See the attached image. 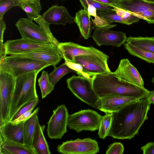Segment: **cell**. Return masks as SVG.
<instances>
[{
    "instance_id": "f35d334b",
    "label": "cell",
    "mask_w": 154,
    "mask_h": 154,
    "mask_svg": "<svg viewBox=\"0 0 154 154\" xmlns=\"http://www.w3.org/2000/svg\"><path fill=\"white\" fill-rule=\"evenodd\" d=\"M64 63L69 67L76 72L79 75L89 79L92 78V77L83 71L82 66L80 64L70 62L66 60H65Z\"/></svg>"
},
{
    "instance_id": "60d3db41",
    "label": "cell",
    "mask_w": 154,
    "mask_h": 154,
    "mask_svg": "<svg viewBox=\"0 0 154 154\" xmlns=\"http://www.w3.org/2000/svg\"><path fill=\"white\" fill-rule=\"evenodd\" d=\"M124 148L123 144L120 142H114L109 146L106 154H122L124 152Z\"/></svg>"
},
{
    "instance_id": "3957f363",
    "label": "cell",
    "mask_w": 154,
    "mask_h": 154,
    "mask_svg": "<svg viewBox=\"0 0 154 154\" xmlns=\"http://www.w3.org/2000/svg\"><path fill=\"white\" fill-rule=\"evenodd\" d=\"M39 72L33 71L15 79V88L10 109L9 121L23 106L38 98L36 83L37 75Z\"/></svg>"
},
{
    "instance_id": "ab89813d",
    "label": "cell",
    "mask_w": 154,
    "mask_h": 154,
    "mask_svg": "<svg viewBox=\"0 0 154 154\" xmlns=\"http://www.w3.org/2000/svg\"><path fill=\"white\" fill-rule=\"evenodd\" d=\"M6 29V25L3 19L0 20V59L7 56L6 55L3 43V36Z\"/></svg>"
},
{
    "instance_id": "30bf717a",
    "label": "cell",
    "mask_w": 154,
    "mask_h": 154,
    "mask_svg": "<svg viewBox=\"0 0 154 154\" xmlns=\"http://www.w3.org/2000/svg\"><path fill=\"white\" fill-rule=\"evenodd\" d=\"M58 152L64 154H95L99 151L97 141L90 138H78L64 142L57 147Z\"/></svg>"
},
{
    "instance_id": "ffe728a7",
    "label": "cell",
    "mask_w": 154,
    "mask_h": 154,
    "mask_svg": "<svg viewBox=\"0 0 154 154\" xmlns=\"http://www.w3.org/2000/svg\"><path fill=\"white\" fill-rule=\"evenodd\" d=\"M44 125L41 126L39 122L37 124L33 137L32 147L35 154L51 153L48 145L44 136Z\"/></svg>"
},
{
    "instance_id": "9a60e30c",
    "label": "cell",
    "mask_w": 154,
    "mask_h": 154,
    "mask_svg": "<svg viewBox=\"0 0 154 154\" xmlns=\"http://www.w3.org/2000/svg\"><path fill=\"white\" fill-rule=\"evenodd\" d=\"M92 37L99 46L106 45L118 47L126 42L127 38L123 32L109 29H95Z\"/></svg>"
},
{
    "instance_id": "8fae6325",
    "label": "cell",
    "mask_w": 154,
    "mask_h": 154,
    "mask_svg": "<svg viewBox=\"0 0 154 154\" xmlns=\"http://www.w3.org/2000/svg\"><path fill=\"white\" fill-rule=\"evenodd\" d=\"M32 20L28 17L21 18L16 23L15 26L22 38L37 43H51L45 32Z\"/></svg>"
},
{
    "instance_id": "277c9868",
    "label": "cell",
    "mask_w": 154,
    "mask_h": 154,
    "mask_svg": "<svg viewBox=\"0 0 154 154\" xmlns=\"http://www.w3.org/2000/svg\"><path fill=\"white\" fill-rule=\"evenodd\" d=\"M51 66L45 62L12 55L6 56L0 59V72L8 73L15 79L33 71L40 72Z\"/></svg>"
},
{
    "instance_id": "7dc6e473",
    "label": "cell",
    "mask_w": 154,
    "mask_h": 154,
    "mask_svg": "<svg viewBox=\"0 0 154 154\" xmlns=\"http://www.w3.org/2000/svg\"><path fill=\"white\" fill-rule=\"evenodd\" d=\"M146 1H147L148 2H154V0H144Z\"/></svg>"
},
{
    "instance_id": "f1b7e54d",
    "label": "cell",
    "mask_w": 154,
    "mask_h": 154,
    "mask_svg": "<svg viewBox=\"0 0 154 154\" xmlns=\"http://www.w3.org/2000/svg\"><path fill=\"white\" fill-rule=\"evenodd\" d=\"M71 72L75 71L69 67L65 63L58 67H54V70L48 74L49 80L54 86L56 83L66 74Z\"/></svg>"
},
{
    "instance_id": "8992f818",
    "label": "cell",
    "mask_w": 154,
    "mask_h": 154,
    "mask_svg": "<svg viewBox=\"0 0 154 154\" xmlns=\"http://www.w3.org/2000/svg\"><path fill=\"white\" fill-rule=\"evenodd\" d=\"M102 116L92 109L82 110L69 115L67 126L77 133L95 131L99 129Z\"/></svg>"
},
{
    "instance_id": "5b68a950",
    "label": "cell",
    "mask_w": 154,
    "mask_h": 154,
    "mask_svg": "<svg viewBox=\"0 0 154 154\" xmlns=\"http://www.w3.org/2000/svg\"><path fill=\"white\" fill-rule=\"evenodd\" d=\"M68 88L77 98L96 109L98 108L100 97L93 86L92 78L73 75L66 79Z\"/></svg>"
},
{
    "instance_id": "7bdbcfd3",
    "label": "cell",
    "mask_w": 154,
    "mask_h": 154,
    "mask_svg": "<svg viewBox=\"0 0 154 154\" xmlns=\"http://www.w3.org/2000/svg\"><path fill=\"white\" fill-rule=\"evenodd\" d=\"M143 154H154V142H149L141 147Z\"/></svg>"
},
{
    "instance_id": "ee69618b",
    "label": "cell",
    "mask_w": 154,
    "mask_h": 154,
    "mask_svg": "<svg viewBox=\"0 0 154 154\" xmlns=\"http://www.w3.org/2000/svg\"><path fill=\"white\" fill-rule=\"evenodd\" d=\"M102 4L110 6L113 5L116 7L118 6L119 0H94Z\"/></svg>"
},
{
    "instance_id": "e575fe53",
    "label": "cell",
    "mask_w": 154,
    "mask_h": 154,
    "mask_svg": "<svg viewBox=\"0 0 154 154\" xmlns=\"http://www.w3.org/2000/svg\"><path fill=\"white\" fill-rule=\"evenodd\" d=\"M20 7L18 0H0V20L3 19L5 14L11 8Z\"/></svg>"
},
{
    "instance_id": "5bb4252c",
    "label": "cell",
    "mask_w": 154,
    "mask_h": 154,
    "mask_svg": "<svg viewBox=\"0 0 154 154\" xmlns=\"http://www.w3.org/2000/svg\"><path fill=\"white\" fill-rule=\"evenodd\" d=\"M114 73L122 81L144 87V82L141 75L127 58L121 60L118 67Z\"/></svg>"
},
{
    "instance_id": "d6986e66",
    "label": "cell",
    "mask_w": 154,
    "mask_h": 154,
    "mask_svg": "<svg viewBox=\"0 0 154 154\" xmlns=\"http://www.w3.org/2000/svg\"><path fill=\"white\" fill-rule=\"evenodd\" d=\"M11 55L32 58L45 62L50 64L54 67L57 65L62 59L57 52V47L48 50L33 51Z\"/></svg>"
},
{
    "instance_id": "7402d4cb",
    "label": "cell",
    "mask_w": 154,
    "mask_h": 154,
    "mask_svg": "<svg viewBox=\"0 0 154 154\" xmlns=\"http://www.w3.org/2000/svg\"><path fill=\"white\" fill-rule=\"evenodd\" d=\"M75 22L77 24L80 32L85 39H88L90 36L91 32L92 23L90 20L91 16L88 13L87 9H81L75 14Z\"/></svg>"
},
{
    "instance_id": "f6af8a7d",
    "label": "cell",
    "mask_w": 154,
    "mask_h": 154,
    "mask_svg": "<svg viewBox=\"0 0 154 154\" xmlns=\"http://www.w3.org/2000/svg\"><path fill=\"white\" fill-rule=\"evenodd\" d=\"M146 98L150 104L152 103L154 104V90L149 91Z\"/></svg>"
},
{
    "instance_id": "d590c367",
    "label": "cell",
    "mask_w": 154,
    "mask_h": 154,
    "mask_svg": "<svg viewBox=\"0 0 154 154\" xmlns=\"http://www.w3.org/2000/svg\"><path fill=\"white\" fill-rule=\"evenodd\" d=\"M97 15L111 23L118 22L124 24V22L116 12L113 11H110L99 12Z\"/></svg>"
},
{
    "instance_id": "7c38bea8",
    "label": "cell",
    "mask_w": 154,
    "mask_h": 154,
    "mask_svg": "<svg viewBox=\"0 0 154 154\" xmlns=\"http://www.w3.org/2000/svg\"><path fill=\"white\" fill-rule=\"evenodd\" d=\"M56 47L51 43H42L33 42L21 38L7 41L4 44L6 55H10L36 51L46 50Z\"/></svg>"
},
{
    "instance_id": "b9f144b4",
    "label": "cell",
    "mask_w": 154,
    "mask_h": 154,
    "mask_svg": "<svg viewBox=\"0 0 154 154\" xmlns=\"http://www.w3.org/2000/svg\"><path fill=\"white\" fill-rule=\"evenodd\" d=\"M35 108H33L27 112L23 114L16 119L10 121L14 124H17L19 123L24 122L30 117L33 114L32 112Z\"/></svg>"
},
{
    "instance_id": "83f0119b",
    "label": "cell",
    "mask_w": 154,
    "mask_h": 154,
    "mask_svg": "<svg viewBox=\"0 0 154 154\" xmlns=\"http://www.w3.org/2000/svg\"><path fill=\"white\" fill-rule=\"evenodd\" d=\"M124 46L131 55L149 63L154 64V54L142 50L126 42L124 43Z\"/></svg>"
},
{
    "instance_id": "52a82bcc",
    "label": "cell",
    "mask_w": 154,
    "mask_h": 154,
    "mask_svg": "<svg viewBox=\"0 0 154 154\" xmlns=\"http://www.w3.org/2000/svg\"><path fill=\"white\" fill-rule=\"evenodd\" d=\"M15 79L0 72V124L9 120L10 109L14 92Z\"/></svg>"
},
{
    "instance_id": "d6a6232c",
    "label": "cell",
    "mask_w": 154,
    "mask_h": 154,
    "mask_svg": "<svg viewBox=\"0 0 154 154\" xmlns=\"http://www.w3.org/2000/svg\"><path fill=\"white\" fill-rule=\"evenodd\" d=\"M34 20L43 29L47 34L51 43L57 47L60 43L53 36L50 29L49 25L43 19L42 16L40 15Z\"/></svg>"
},
{
    "instance_id": "4fadbf2b",
    "label": "cell",
    "mask_w": 154,
    "mask_h": 154,
    "mask_svg": "<svg viewBox=\"0 0 154 154\" xmlns=\"http://www.w3.org/2000/svg\"><path fill=\"white\" fill-rule=\"evenodd\" d=\"M108 58L92 55H83L75 58V63L81 64L83 71L92 77L111 72L107 64Z\"/></svg>"
},
{
    "instance_id": "6da1fadb",
    "label": "cell",
    "mask_w": 154,
    "mask_h": 154,
    "mask_svg": "<svg viewBox=\"0 0 154 154\" xmlns=\"http://www.w3.org/2000/svg\"><path fill=\"white\" fill-rule=\"evenodd\" d=\"M150 105L146 98L142 99L132 102L113 113L108 136L122 140L133 138L148 119Z\"/></svg>"
},
{
    "instance_id": "603a6c76",
    "label": "cell",
    "mask_w": 154,
    "mask_h": 154,
    "mask_svg": "<svg viewBox=\"0 0 154 154\" xmlns=\"http://www.w3.org/2000/svg\"><path fill=\"white\" fill-rule=\"evenodd\" d=\"M0 153L10 154H35L32 147L24 144L1 139Z\"/></svg>"
},
{
    "instance_id": "2e32d148",
    "label": "cell",
    "mask_w": 154,
    "mask_h": 154,
    "mask_svg": "<svg viewBox=\"0 0 154 154\" xmlns=\"http://www.w3.org/2000/svg\"><path fill=\"white\" fill-rule=\"evenodd\" d=\"M138 100L118 94H110L100 98L98 109L106 112L118 111L128 104Z\"/></svg>"
},
{
    "instance_id": "836d02e7",
    "label": "cell",
    "mask_w": 154,
    "mask_h": 154,
    "mask_svg": "<svg viewBox=\"0 0 154 154\" xmlns=\"http://www.w3.org/2000/svg\"><path fill=\"white\" fill-rule=\"evenodd\" d=\"M84 8L87 9L89 5L94 6L99 12L113 11L112 8L109 5L101 3L94 0H79Z\"/></svg>"
},
{
    "instance_id": "bcb514c9",
    "label": "cell",
    "mask_w": 154,
    "mask_h": 154,
    "mask_svg": "<svg viewBox=\"0 0 154 154\" xmlns=\"http://www.w3.org/2000/svg\"><path fill=\"white\" fill-rule=\"evenodd\" d=\"M151 82L153 83L154 86V75L152 79Z\"/></svg>"
},
{
    "instance_id": "cb8c5ba5",
    "label": "cell",
    "mask_w": 154,
    "mask_h": 154,
    "mask_svg": "<svg viewBox=\"0 0 154 154\" xmlns=\"http://www.w3.org/2000/svg\"><path fill=\"white\" fill-rule=\"evenodd\" d=\"M39 109L38 107L35 109L32 115L24 122V144L28 146L32 147L33 135L37 124L39 122L37 115Z\"/></svg>"
},
{
    "instance_id": "ac0fdd59",
    "label": "cell",
    "mask_w": 154,
    "mask_h": 154,
    "mask_svg": "<svg viewBox=\"0 0 154 154\" xmlns=\"http://www.w3.org/2000/svg\"><path fill=\"white\" fill-rule=\"evenodd\" d=\"M24 122L14 124L7 121L0 124V139L24 144Z\"/></svg>"
},
{
    "instance_id": "9c48e42d",
    "label": "cell",
    "mask_w": 154,
    "mask_h": 154,
    "mask_svg": "<svg viewBox=\"0 0 154 154\" xmlns=\"http://www.w3.org/2000/svg\"><path fill=\"white\" fill-rule=\"evenodd\" d=\"M57 52L65 60L75 63V58L83 55H92L108 58L109 56L93 46L85 47L72 42H60Z\"/></svg>"
},
{
    "instance_id": "4316f807",
    "label": "cell",
    "mask_w": 154,
    "mask_h": 154,
    "mask_svg": "<svg viewBox=\"0 0 154 154\" xmlns=\"http://www.w3.org/2000/svg\"><path fill=\"white\" fill-rule=\"evenodd\" d=\"M87 9L89 15L94 17V19H93L91 17V19L94 25V27L95 29H109L116 26V25L111 24V23L105 19L98 16L97 14L96 9L92 5H88Z\"/></svg>"
},
{
    "instance_id": "484cf974",
    "label": "cell",
    "mask_w": 154,
    "mask_h": 154,
    "mask_svg": "<svg viewBox=\"0 0 154 154\" xmlns=\"http://www.w3.org/2000/svg\"><path fill=\"white\" fill-rule=\"evenodd\" d=\"M126 42L142 50L154 54V36L127 38Z\"/></svg>"
},
{
    "instance_id": "e0dca14e",
    "label": "cell",
    "mask_w": 154,
    "mask_h": 154,
    "mask_svg": "<svg viewBox=\"0 0 154 154\" xmlns=\"http://www.w3.org/2000/svg\"><path fill=\"white\" fill-rule=\"evenodd\" d=\"M44 20L49 24L65 25L75 22L74 17L72 16L66 8L63 6L53 5L42 16Z\"/></svg>"
},
{
    "instance_id": "1f68e13d",
    "label": "cell",
    "mask_w": 154,
    "mask_h": 154,
    "mask_svg": "<svg viewBox=\"0 0 154 154\" xmlns=\"http://www.w3.org/2000/svg\"><path fill=\"white\" fill-rule=\"evenodd\" d=\"M112 8L113 10L123 20L124 24L130 25L133 23L138 22L140 19L132 14L129 11L117 7L110 5Z\"/></svg>"
},
{
    "instance_id": "4dcf8cb0",
    "label": "cell",
    "mask_w": 154,
    "mask_h": 154,
    "mask_svg": "<svg viewBox=\"0 0 154 154\" xmlns=\"http://www.w3.org/2000/svg\"><path fill=\"white\" fill-rule=\"evenodd\" d=\"M38 82L41 91L42 98L46 97L54 89V86L49 80L47 71H43L42 72L41 77L38 79Z\"/></svg>"
},
{
    "instance_id": "74e56055",
    "label": "cell",
    "mask_w": 154,
    "mask_h": 154,
    "mask_svg": "<svg viewBox=\"0 0 154 154\" xmlns=\"http://www.w3.org/2000/svg\"><path fill=\"white\" fill-rule=\"evenodd\" d=\"M39 99H36L32 102L24 105L21 107L13 117L10 121H13L23 114L27 112L33 108H35L38 104Z\"/></svg>"
},
{
    "instance_id": "d4e9b609",
    "label": "cell",
    "mask_w": 154,
    "mask_h": 154,
    "mask_svg": "<svg viewBox=\"0 0 154 154\" xmlns=\"http://www.w3.org/2000/svg\"><path fill=\"white\" fill-rule=\"evenodd\" d=\"M20 7L27 17L34 20L40 15L42 7L40 0H18Z\"/></svg>"
},
{
    "instance_id": "ba28073f",
    "label": "cell",
    "mask_w": 154,
    "mask_h": 154,
    "mask_svg": "<svg viewBox=\"0 0 154 154\" xmlns=\"http://www.w3.org/2000/svg\"><path fill=\"white\" fill-rule=\"evenodd\" d=\"M68 109L64 104L58 106L47 123L48 136L51 139H61L67 132L69 116Z\"/></svg>"
},
{
    "instance_id": "7a4b0ae2",
    "label": "cell",
    "mask_w": 154,
    "mask_h": 154,
    "mask_svg": "<svg viewBox=\"0 0 154 154\" xmlns=\"http://www.w3.org/2000/svg\"><path fill=\"white\" fill-rule=\"evenodd\" d=\"M92 78L93 88L100 98L118 94L140 100L146 98L149 91L144 87L120 81L114 72L94 75Z\"/></svg>"
},
{
    "instance_id": "8d00e7d4",
    "label": "cell",
    "mask_w": 154,
    "mask_h": 154,
    "mask_svg": "<svg viewBox=\"0 0 154 154\" xmlns=\"http://www.w3.org/2000/svg\"><path fill=\"white\" fill-rule=\"evenodd\" d=\"M130 12L133 15L146 21L148 23L154 24V11H147L143 12Z\"/></svg>"
},
{
    "instance_id": "f546056e",
    "label": "cell",
    "mask_w": 154,
    "mask_h": 154,
    "mask_svg": "<svg viewBox=\"0 0 154 154\" xmlns=\"http://www.w3.org/2000/svg\"><path fill=\"white\" fill-rule=\"evenodd\" d=\"M102 116L98 129V135L100 138L104 139L108 136L113 119V113H105Z\"/></svg>"
},
{
    "instance_id": "44dd1931",
    "label": "cell",
    "mask_w": 154,
    "mask_h": 154,
    "mask_svg": "<svg viewBox=\"0 0 154 154\" xmlns=\"http://www.w3.org/2000/svg\"><path fill=\"white\" fill-rule=\"evenodd\" d=\"M118 7L131 12L154 11V2L144 0H119Z\"/></svg>"
}]
</instances>
